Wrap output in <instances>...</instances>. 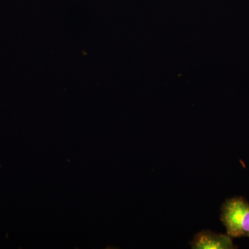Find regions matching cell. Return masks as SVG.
Masks as SVG:
<instances>
[{"instance_id": "1", "label": "cell", "mask_w": 249, "mask_h": 249, "mask_svg": "<svg viewBox=\"0 0 249 249\" xmlns=\"http://www.w3.org/2000/svg\"><path fill=\"white\" fill-rule=\"evenodd\" d=\"M221 221L231 237H249V203L237 196L222 205Z\"/></svg>"}, {"instance_id": "2", "label": "cell", "mask_w": 249, "mask_h": 249, "mask_svg": "<svg viewBox=\"0 0 249 249\" xmlns=\"http://www.w3.org/2000/svg\"><path fill=\"white\" fill-rule=\"evenodd\" d=\"M190 245L194 249H234L237 246L229 235L203 231L196 234Z\"/></svg>"}]
</instances>
